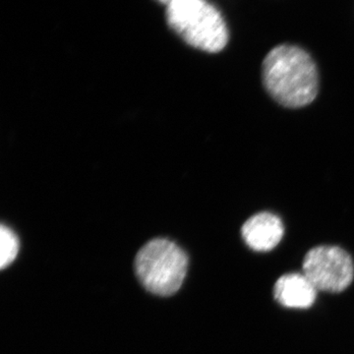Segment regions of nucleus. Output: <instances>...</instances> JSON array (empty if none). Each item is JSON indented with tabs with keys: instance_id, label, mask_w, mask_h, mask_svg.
<instances>
[{
	"instance_id": "obj_1",
	"label": "nucleus",
	"mask_w": 354,
	"mask_h": 354,
	"mask_svg": "<svg viewBox=\"0 0 354 354\" xmlns=\"http://www.w3.org/2000/svg\"><path fill=\"white\" fill-rule=\"evenodd\" d=\"M263 83L270 95L286 108H304L318 94L315 62L298 46L281 44L266 55Z\"/></svg>"
},
{
	"instance_id": "obj_2",
	"label": "nucleus",
	"mask_w": 354,
	"mask_h": 354,
	"mask_svg": "<svg viewBox=\"0 0 354 354\" xmlns=\"http://www.w3.org/2000/svg\"><path fill=\"white\" fill-rule=\"evenodd\" d=\"M167 20L179 37L198 50L216 53L227 46V24L207 0H178L167 6Z\"/></svg>"
},
{
	"instance_id": "obj_3",
	"label": "nucleus",
	"mask_w": 354,
	"mask_h": 354,
	"mask_svg": "<svg viewBox=\"0 0 354 354\" xmlns=\"http://www.w3.org/2000/svg\"><path fill=\"white\" fill-rule=\"evenodd\" d=\"M134 266L137 278L147 290L158 297H171L186 278L188 257L174 242L155 239L140 249Z\"/></svg>"
},
{
	"instance_id": "obj_4",
	"label": "nucleus",
	"mask_w": 354,
	"mask_h": 354,
	"mask_svg": "<svg viewBox=\"0 0 354 354\" xmlns=\"http://www.w3.org/2000/svg\"><path fill=\"white\" fill-rule=\"evenodd\" d=\"M302 272L318 291L342 292L354 278V265L349 254L341 247L322 245L306 254Z\"/></svg>"
},
{
	"instance_id": "obj_5",
	"label": "nucleus",
	"mask_w": 354,
	"mask_h": 354,
	"mask_svg": "<svg viewBox=\"0 0 354 354\" xmlns=\"http://www.w3.org/2000/svg\"><path fill=\"white\" fill-rule=\"evenodd\" d=\"M241 234L244 241L252 250L268 252L281 241L285 227L278 216L262 212L245 221Z\"/></svg>"
},
{
	"instance_id": "obj_6",
	"label": "nucleus",
	"mask_w": 354,
	"mask_h": 354,
	"mask_svg": "<svg viewBox=\"0 0 354 354\" xmlns=\"http://www.w3.org/2000/svg\"><path fill=\"white\" fill-rule=\"evenodd\" d=\"M318 290L301 272H291L281 276L274 285L277 301L288 308H309L315 302Z\"/></svg>"
},
{
	"instance_id": "obj_7",
	"label": "nucleus",
	"mask_w": 354,
	"mask_h": 354,
	"mask_svg": "<svg viewBox=\"0 0 354 354\" xmlns=\"http://www.w3.org/2000/svg\"><path fill=\"white\" fill-rule=\"evenodd\" d=\"M0 268L6 269L12 264L19 252V241L10 227H0Z\"/></svg>"
},
{
	"instance_id": "obj_8",
	"label": "nucleus",
	"mask_w": 354,
	"mask_h": 354,
	"mask_svg": "<svg viewBox=\"0 0 354 354\" xmlns=\"http://www.w3.org/2000/svg\"><path fill=\"white\" fill-rule=\"evenodd\" d=\"M158 1L162 2V3L167 4L169 6L174 3V2L178 1V0H158Z\"/></svg>"
}]
</instances>
